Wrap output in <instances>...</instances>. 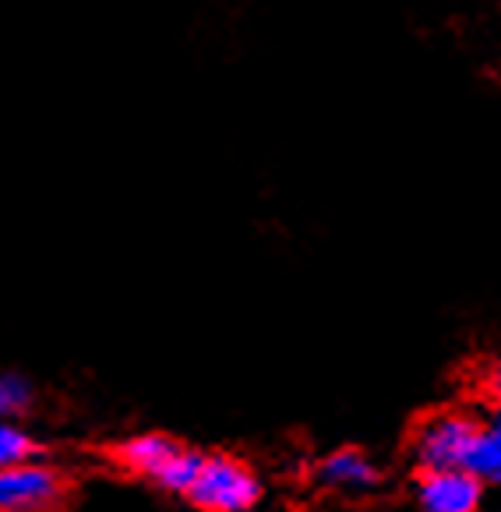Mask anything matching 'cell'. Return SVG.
Returning a JSON list of instances; mask_svg holds the SVG:
<instances>
[{
  "mask_svg": "<svg viewBox=\"0 0 501 512\" xmlns=\"http://www.w3.org/2000/svg\"><path fill=\"white\" fill-rule=\"evenodd\" d=\"M413 498L420 512H480L484 484L470 470H431L417 474Z\"/></svg>",
  "mask_w": 501,
  "mask_h": 512,
  "instance_id": "4",
  "label": "cell"
},
{
  "mask_svg": "<svg viewBox=\"0 0 501 512\" xmlns=\"http://www.w3.org/2000/svg\"><path fill=\"white\" fill-rule=\"evenodd\" d=\"M484 385H487V392H491L494 400L501 403V361H498V364H491V368H487Z\"/></svg>",
  "mask_w": 501,
  "mask_h": 512,
  "instance_id": "10",
  "label": "cell"
},
{
  "mask_svg": "<svg viewBox=\"0 0 501 512\" xmlns=\"http://www.w3.org/2000/svg\"><path fill=\"white\" fill-rule=\"evenodd\" d=\"M184 498L202 512H251L262 502V481L237 456L205 452Z\"/></svg>",
  "mask_w": 501,
  "mask_h": 512,
  "instance_id": "2",
  "label": "cell"
},
{
  "mask_svg": "<svg viewBox=\"0 0 501 512\" xmlns=\"http://www.w3.org/2000/svg\"><path fill=\"white\" fill-rule=\"evenodd\" d=\"M180 452H184V442H177V438L163 435V431H142V435L124 438L113 449V460L128 470V474L149 477L152 484H159Z\"/></svg>",
  "mask_w": 501,
  "mask_h": 512,
  "instance_id": "5",
  "label": "cell"
},
{
  "mask_svg": "<svg viewBox=\"0 0 501 512\" xmlns=\"http://www.w3.org/2000/svg\"><path fill=\"white\" fill-rule=\"evenodd\" d=\"M39 456V445L22 424L0 421V470L18 467V463H32Z\"/></svg>",
  "mask_w": 501,
  "mask_h": 512,
  "instance_id": "8",
  "label": "cell"
},
{
  "mask_svg": "<svg viewBox=\"0 0 501 512\" xmlns=\"http://www.w3.org/2000/svg\"><path fill=\"white\" fill-rule=\"evenodd\" d=\"M315 481L336 495H371L382 481L374 460L360 449H336L322 456L315 467Z\"/></svg>",
  "mask_w": 501,
  "mask_h": 512,
  "instance_id": "6",
  "label": "cell"
},
{
  "mask_svg": "<svg viewBox=\"0 0 501 512\" xmlns=\"http://www.w3.org/2000/svg\"><path fill=\"white\" fill-rule=\"evenodd\" d=\"M68 495V481L50 463H18L0 470V512H50Z\"/></svg>",
  "mask_w": 501,
  "mask_h": 512,
  "instance_id": "3",
  "label": "cell"
},
{
  "mask_svg": "<svg viewBox=\"0 0 501 512\" xmlns=\"http://www.w3.org/2000/svg\"><path fill=\"white\" fill-rule=\"evenodd\" d=\"M32 407V385L15 371H0V421H15Z\"/></svg>",
  "mask_w": 501,
  "mask_h": 512,
  "instance_id": "9",
  "label": "cell"
},
{
  "mask_svg": "<svg viewBox=\"0 0 501 512\" xmlns=\"http://www.w3.org/2000/svg\"><path fill=\"white\" fill-rule=\"evenodd\" d=\"M477 428L480 421L466 410H434V414H427L410 435V456L417 474L470 467Z\"/></svg>",
  "mask_w": 501,
  "mask_h": 512,
  "instance_id": "1",
  "label": "cell"
},
{
  "mask_svg": "<svg viewBox=\"0 0 501 512\" xmlns=\"http://www.w3.org/2000/svg\"><path fill=\"white\" fill-rule=\"evenodd\" d=\"M470 470L480 484H491V488H501V410H494L491 417H484L477 428V442H473L470 452Z\"/></svg>",
  "mask_w": 501,
  "mask_h": 512,
  "instance_id": "7",
  "label": "cell"
}]
</instances>
